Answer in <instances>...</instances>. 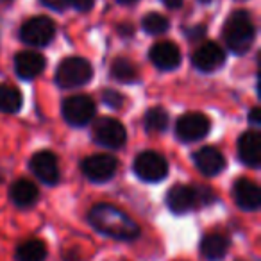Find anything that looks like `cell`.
<instances>
[{
    "mask_svg": "<svg viewBox=\"0 0 261 261\" xmlns=\"http://www.w3.org/2000/svg\"><path fill=\"white\" fill-rule=\"evenodd\" d=\"M90 224L98 232L106 236H111L115 240L130 242L140 236V225L136 224L125 211L113 204H97L88 213Z\"/></svg>",
    "mask_w": 261,
    "mask_h": 261,
    "instance_id": "cell-1",
    "label": "cell"
},
{
    "mask_svg": "<svg viewBox=\"0 0 261 261\" xmlns=\"http://www.w3.org/2000/svg\"><path fill=\"white\" fill-rule=\"evenodd\" d=\"M256 36L254 22L249 11H234L224 25V40L234 54H243L250 48Z\"/></svg>",
    "mask_w": 261,
    "mask_h": 261,
    "instance_id": "cell-2",
    "label": "cell"
},
{
    "mask_svg": "<svg viewBox=\"0 0 261 261\" xmlns=\"http://www.w3.org/2000/svg\"><path fill=\"white\" fill-rule=\"evenodd\" d=\"M93 77V66L84 58H66L56 70V83L65 90L88 84Z\"/></svg>",
    "mask_w": 261,
    "mask_h": 261,
    "instance_id": "cell-3",
    "label": "cell"
},
{
    "mask_svg": "<svg viewBox=\"0 0 261 261\" xmlns=\"http://www.w3.org/2000/svg\"><path fill=\"white\" fill-rule=\"evenodd\" d=\"M56 36V23L47 16H34L20 29V40L31 47H45Z\"/></svg>",
    "mask_w": 261,
    "mask_h": 261,
    "instance_id": "cell-4",
    "label": "cell"
},
{
    "mask_svg": "<svg viewBox=\"0 0 261 261\" xmlns=\"http://www.w3.org/2000/svg\"><path fill=\"white\" fill-rule=\"evenodd\" d=\"M93 138L98 145L106 147V149H120L125 145L127 133L122 122L111 118V116H104L93 123Z\"/></svg>",
    "mask_w": 261,
    "mask_h": 261,
    "instance_id": "cell-5",
    "label": "cell"
},
{
    "mask_svg": "<svg viewBox=\"0 0 261 261\" xmlns=\"http://www.w3.org/2000/svg\"><path fill=\"white\" fill-rule=\"evenodd\" d=\"M135 174L138 175L142 181L147 182H158L161 179L167 177L168 174V163L161 154L152 152V150H147L142 152L135 160Z\"/></svg>",
    "mask_w": 261,
    "mask_h": 261,
    "instance_id": "cell-6",
    "label": "cell"
},
{
    "mask_svg": "<svg viewBox=\"0 0 261 261\" xmlns=\"http://www.w3.org/2000/svg\"><path fill=\"white\" fill-rule=\"evenodd\" d=\"M211 129V120L202 113H186L175 123V135L181 142H197L207 136Z\"/></svg>",
    "mask_w": 261,
    "mask_h": 261,
    "instance_id": "cell-7",
    "label": "cell"
},
{
    "mask_svg": "<svg viewBox=\"0 0 261 261\" xmlns=\"http://www.w3.org/2000/svg\"><path fill=\"white\" fill-rule=\"evenodd\" d=\"M95 116V102L88 95H73L63 102V118L70 125H86Z\"/></svg>",
    "mask_w": 261,
    "mask_h": 261,
    "instance_id": "cell-8",
    "label": "cell"
},
{
    "mask_svg": "<svg viewBox=\"0 0 261 261\" xmlns=\"http://www.w3.org/2000/svg\"><path fill=\"white\" fill-rule=\"evenodd\" d=\"M116 168H118V161L109 154H93L83 160L81 170L90 181L95 182H104L115 175Z\"/></svg>",
    "mask_w": 261,
    "mask_h": 261,
    "instance_id": "cell-9",
    "label": "cell"
},
{
    "mask_svg": "<svg viewBox=\"0 0 261 261\" xmlns=\"http://www.w3.org/2000/svg\"><path fill=\"white\" fill-rule=\"evenodd\" d=\"M33 174L36 175L40 181L47 182V185H56L59 181V165L58 158L50 150H40L31 158L29 163Z\"/></svg>",
    "mask_w": 261,
    "mask_h": 261,
    "instance_id": "cell-10",
    "label": "cell"
},
{
    "mask_svg": "<svg viewBox=\"0 0 261 261\" xmlns=\"http://www.w3.org/2000/svg\"><path fill=\"white\" fill-rule=\"evenodd\" d=\"M193 66L200 72H213V70L220 68L225 61V54L222 50L220 45L207 41V43L200 45L195 52H193Z\"/></svg>",
    "mask_w": 261,
    "mask_h": 261,
    "instance_id": "cell-11",
    "label": "cell"
},
{
    "mask_svg": "<svg viewBox=\"0 0 261 261\" xmlns=\"http://www.w3.org/2000/svg\"><path fill=\"white\" fill-rule=\"evenodd\" d=\"M167 204L174 213H188L195 206H199L197 188L188 185H175L168 190Z\"/></svg>",
    "mask_w": 261,
    "mask_h": 261,
    "instance_id": "cell-12",
    "label": "cell"
},
{
    "mask_svg": "<svg viewBox=\"0 0 261 261\" xmlns=\"http://www.w3.org/2000/svg\"><path fill=\"white\" fill-rule=\"evenodd\" d=\"M232 195L234 200L242 210L256 211L261 204V190L254 181L247 177H242L232 186Z\"/></svg>",
    "mask_w": 261,
    "mask_h": 261,
    "instance_id": "cell-13",
    "label": "cell"
},
{
    "mask_svg": "<svg viewBox=\"0 0 261 261\" xmlns=\"http://www.w3.org/2000/svg\"><path fill=\"white\" fill-rule=\"evenodd\" d=\"M149 58L154 63V66H158L160 70H174L181 63V50L172 41H160V43L152 45Z\"/></svg>",
    "mask_w": 261,
    "mask_h": 261,
    "instance_id": "cell-14",
    "label": "cell"
},
{
    "mask_svg": "<svg viewBox=\"0 0 261 261\" xmlns=\"http://www.w3.org/2000/svg\"><path fill=\"white\" fill-rule=\"evenodd\" d=\"M193 161H195V167L200 170V174H204L206 177L220 174L225 168V158L215 147H202L193 154Z\"/></svg>",
    "mask_w": 261,
    "mask_h": 261,
    "instance_id": "cell-15",
    "label": "cell"
},
{
    "mask_svg": "<svg viewBox=\"0 0 261 261\" xmlns=\"http://www.w3.org/2000/svg\"><path fill=\"white\" fill-rule=\"evenodd\" d=\"M238 156L243 165L256 168L261 161V136L257 130H245L238 140Z\"/></svg>",
    "mask_w": 261,
    "mask_h": 261,
    "instance_id": "cell-16",
    "label": "cell"
},
{
    "mask_svg": "<svg viewBox=\"0 0 261 261\" xmlns=\"http://www.w3.org/2000/svg\"><path fill=\"white\" fill-rule=\"evenodd\" d=\"M45 70V58L40 52L23 50L15 58V72L20 79L31 81Z\"/></svg>",
    "mask_w": 261,
    "mask_h": 261,
    "instance_id": "cell-17",
    "label": "cell"
},
{
    "mask_svg": "<svg viewBox=\"0 0 261 261\" xmlns=\"http://www.w3.org/2000/svg\"><path fill=\"white\" fill-rule=\"evenodd\" d=\"M227 250H229V238L224 234H218V232L204 236V240L200 242V254L210 261L222 259L227 254Z\"/></svg>",
    "mask_w": 261,
    "mask_h": 261,
    "instance_id": "cell-18",
    "label": "cell"
},
{
    "mask_svg": "<svg viewBox=\"0 0 261 261\" xmlns=\"http://www.w3.org/2000/svg\"><path fill=\"white\" fill-rule=\"evenodd\" d=\"M9 195H11V200L18 207H27L33 206L38 200V188L29 179H18V181L13 182Z\"/></svg>",
    "mask_w": 261,
    "mask_h": 261,
    "instance_id": "cell-19",
    "label": "cell"
},
{
    "mask_svg": "<svg viewBox=\"0 0 261 261\" xmlns=\"http://www.w3.org/2000/svg\"><path fill=\"white\" fill-rule=\"evenodd\" d=\"M47 257V245L41 240L33 238L16 247V261H43Z\"/></svg>",
    "mask_w": 261,
    "mask_h": 261,
    "instance_id": "cell-20",
    "label": "cell"
},
{
    "mask_svg": "<svg viewBox=\"0 0 261 261\" xmlns=\"http://www.w3.org/2000/svg\"><path fill=\"white\" fill-rule=\"evenodd\" d=\"M111 77L123 84L136 83V81H138V68H136L129 59L116 58L111 65Z\"/></svg>",
    "mask_w": 261,
    "mask_h": 261,
    "instance_id": "cell-21",
    "label": "cell"
},
{
    "mask_svg": "<svg viewBox=\"0 0 261 261\" xmlns=\"http://www.w3.org/2000/svg\"><path fill=\"white\" fill-rule=\"evenodd\" d=\"M22 93L15 86L0 84V111L2 113H16L22 108Z\"/></svg>",
    "mask_w": 261,
    "mask_h": 261,
    "instance_id": "cell-22",
    "label": "cell"
},
{
    "mask_svg": "<svg viewBox=\"0 0 261 261\" xmlns=\"http://www.w3.org/2000/svg\"><path fill=\"white\" fill-rule=\"evenodd\" d=\"M168 125V113L161 106L150 108L145 113V129L149 133H161Z\"/></svg>",
    "mask_w": 261,
    "mask_h": 261,
    "instance_id": "cell-23",
    "label": "cell"
},
{
    "mask_svg": "<svg viewBox=\"0 0 261 261\" xmlns=\"http://www.w3.org/2000/svg\"><path fill=\"white\" fill-rule=\"evenodd\" d=\"M168 20L165 18L160 13H149V15L143 18V29L145 33L152 34V36H158V34H163L168 31Z\"/></svg>",
    "mask_w": 261,
    "mask_h": 261,
    "instance_id": "cell-24",
    "label": "cell"
},
{
    "mask_svg": "<svg viewBox=\"0 0 261 261\" xmlns=\"http://www.w3.org/2000/svg\"><path fill=\"white\" fill-rule=\"evenodd\" d=\"M102 100H104V104L109 106L111 109H122L123 104H125V97L115 90H104Z\"/></svg>",
    "mask_w": 261,
    "mask_h": 261,
    "instance_id": "cell-25",
    "label": "cell"
},
{
    "mask_svg": "<svg viewBox=\"0 0 261 261\" xmlns=\"http://www.w3.org/2000/svg\"><path fill=\"white\" fill-rule=\"evenodd\" d=\"M197 197H199V204H204V206H210L211 202L217 200L215 193L210 188H197Z\"/></svg>",
    "mask_w": 261,
    "mask_h": 261,
    "instance_id": "cell-26",
    "label": "cell"
},
{
    "mask_svg": "<svg viewBox=\"0 0 261 261\" xmlns=\"http://www.w3.org/2000/svg\"><path fill=\"white\" fill-rule=\"evenodd\" d=\"M95 0H68V4L73 6L77 11H90L93 8Z\"/></svg>",
    "mask_w": 261,
    "mask_h": 261,
    "instance_id": "cell-27",
    "label": "cell"
},
{
    "mask_svg": "<svg viewBox=\"0 0 261 261\" xmlns=\"http://www.w3.org/2000/svg\"><path fill=\"white\" fill-rule=\"evenodd\" d=\"M45 6H48V8L56 9V11H61V9H65L66 6H68V0H41Z\"/></svg>",
    "mask_w": 261,
    "mask_h": 261,
    "instance_id": "cell-28",
    "label": "cell"
},
{
    "mask_svg": "<svg viewBox=\"0 0 261 261\" xmlns=\"http://www.w3.org/2000/svg\"><path fill=\"white\" fill-rule=\"evenodd\" d=\"M204 34H206V27L197 25L188 33V38H190V40H193V41H197V40H200V38H204Z\"/></svg>",
    "mask_w": 261,
    "mask_h": 261,
    "instance_id": "cell-29",
    "label": "cell"
},
{
    "mask_svg": "<svg viewBox=\"0 0 261 261\" xmlns=\"http://www.w3.org/2000/svg\"><path fill=\"white\" fill-rule=\"evenodd\" d=\"M249 120L254 123V125H257V123L261 122V111H259V108H252V109H250Z\"/></svg>",
    "mask_w": 261,
    "mask_h": 261,
    "instance_id": "cell-30",
    "label": "cell"
},
{
    "mask_svg": "<svg viewBox=\"0 0 261 261\" xmlns=\"http://www.w3.org/2000/svg\"><path fill=\"white\" fill-rule=\"evenodd\" d=\"M118 33L122 36H130V34H135V27L130 23H122V25H118Z\"/></svg>",
    "mask_w": 261,
    "mask_h": 261,
    "instance_id": "cell-31",
    "label": "cell"
},
{
    "mask_svg": "<svg viewBox=\"0 0 261 261\" xmlns=\"http://www.w3.org/2000/svg\"><path fill=\"white\" fill-rule=\"evenodd\" d=\"M163 2L168 8H179V6L182 4V0H163Z\"/></svg>",
    "mask_w": 261,
    "mask_h": 261,
    "instance_id": "cell-32",
    "label": "cell"
},
{
    "mask_svg": "<svg viewBox=\"0 0 261 261\" xmlns=\"http://www.w3.org/2000/svg\"><path fill=\"white\" fill-rule=\"evenodd\" d=\"M120 4H135V2H138V0H118Z\"/></svg>",
    "mask_w": 261,
    "mask_h": 261,
    "instance_id": "cell-33",
    "label": "cell"
},
{
    "mask_svg": "<svg viewBox=\"0 0 261 261\" xmlns=\"http://www.w3.org/2000/svg\"><path fill=\"white\" fill-rule=\"evenodd\" d=\"M2 179H4V174H2V170H0V181H2Z\"/></svg>",
    "mask_w": 261,
    "mask_h": 261,
    "instance_id": "cell-34",
    "label": "cell"
},
{
    "mask_svg": "<svg viewBox=\"0 0 261 261\" xmlns=\"http://www.w3.org/2000/svg\"><path fill=\"white\" fill-rule=\"evenodd\" d=\"M200 2H204V4H207V2H211V0H200Z\"/></svg>",
    "mask_w": 261,
    "mask_h": 261,
    "instance_id": "cell-35",
    "label": "cell"
},
{
    "mask_svg": "<svg viewBox=\"0 0 261 261\" xmlns=\"http://www.w3.org/2000/svg\"><path fill=\"white\" fill-rule=\"evenodd\" d=\"M2 2H11V0H2Z\"/></svg>",
    "mask_w": 261,
    "mask_h": 261,
    "instance_id": "cell-36",
    "label": "cell"
}]
</instances>
